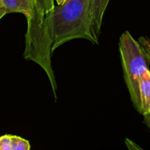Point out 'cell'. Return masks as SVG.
I'll list each match as a JSON object with an SVG mask.
<instances>
[{"label":"cell","instance_id":"10","mask_svg":"<svg viewBox=\"0 0 150 150\" xmlns=\"http://www.w3.org/2000/svg\"><path fill=\"white\" fill-rule=\"evenodd\" d=\"M57 3V5H62V4H64L67 0H56Z\"/></svg>","mask_w":150,"mask_h":150},{"label":"cell","instance_id":"8","mask_svg":"<svg viewBox=\"0 0 150 150\" xmlns=\"http://www.w3.org/2000/svg\"><path fill=\"white\" fill-rule=\"evenodd\" d=\"M125 144L129 150H144L129 139H125Z\"/></svg>","mask_w":150,"mask_h":150},{"label":"cell","instance_id":"3","mask_svg":"<svg viewBox=\"0 0 150 150\" xmlns=\"http://www.w3.org/2000/svg\"><path fill=\"white\" fill-rule=\"evenodd\" d=\"M38 24L47 41L51 44V25L54 0H33Z\"/></svg>","mask_w":150,"mask_h":150},{"label":"cell","instance_id":"4","mask_svg":"<svg viewBox=\"0 0 150 150\" xmlns=\"http://www.w3.org/2000/svg\"><path fill=\"white\" fill-rule=\"evenodd\" d=\"M139 95L141 114L144 116V123L149 127L150 122V73L147 70L139 80Z\"/></svg>","mask_w":150,"mask_h":150},{"label":"cell","instance_id":"7","mask_svg":"<svg viewBox=\"0 0 150 150\" xmlns=\"http://www.w3.org/2000/svg\"><path fill=\"white\" fill-rule=\"evenodd\" d=\"M139 43V46H140L141 49H142V52L144 53L146 58V62L148 64L149 63V57H150V48H149V42L146 38L142 37L139 38V40L137 41Z\"/></svg>","mask_w":150,"mask_h":150},{"label":"cell","instance_id":"1","mask_svg":"<svg viewBox=\"0 0 150 150\" xmlns=\"http://www.w3.org/2000/svg\"><path fill=\"white\" fill-rule=\"evenodd\" d=\"M79 38L98 44V39L92 30L90 0H67L62 5H54L51 25V52L66 42Z\"/></svg>","mask_w":150,"mask_h":150},{"label":"cell","instance_id":"9","mask_svg":"<svg viewBox=\"0 0 150 150\" xmlns=\"http://www.w3.org/2000/svg\"><path fill=\"white\" fill-rule=\"evenodd\" d=\"M6 14H7V13H6L5 9H4V6L1 4V1H0V19L4 17Z\"/></svg>","mask_w":150,"mask_h":150},{"label":"cell","instance_id":"2","mask_svg":"<svg viewBox=\"0 0 150 150\" xmlns=\"http://www.w3.org/2000/svg\"><path fill=\"white\" fill-rule=\"evenodd\" d=\"M119 47L125 81L132 103L136 111L141 114L139 80L142 75L149 70V64L138 42L128 31L125 32L120 37Z\"/></svg>","mask_w":150,"mask_h":150},{"label":"cell","instance_id":"6","mask_svg":"<svg viewBox=\"0 0 150 150\" xmlns=\"http://www.w3.org/2000/svg\"><path fill=\"white\" fill-rule=\"evenodd\" d=\"M29 141L12 135L0 137V150H30Z\"/></svg>","mask_w":150,"mask_h":150},{"label":"cell","instance_id":"5","mask_svg":"<svg viewBox=\"0 0 150 150\" xmlns=\"http://www.w3.org/2000/svg\"><path fill=\"white\" fill-rule=\"evenodd\" d=\"M110 0H90V16L92 30L98 39L100 34L104 13Z\"/></svg>","mask_w":150,"mask_h":150}]
</instances>
